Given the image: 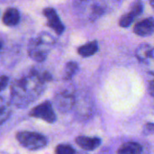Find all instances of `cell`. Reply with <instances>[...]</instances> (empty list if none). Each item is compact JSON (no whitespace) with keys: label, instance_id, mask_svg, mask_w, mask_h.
Masks as SVG:
<instances>
[{"label":"cell","instance_id":"1","mask_svg":"<svg viewBox=\"0 0 154 154\" xmlns=\"http://www.w3.org/2000/svg\"><path fill=\"white\" fill-rule=\"evenodd\" d=\"M47 71L32 69L27 74L14 80L11 86V101L17 107H25L44 92L45 84L52 80Z\"/></svg>","mask_w":154,"mask_h":154},{"label":"cell","instance_id":"2","mask_svg":"<svg viewBox=\"0 0 154 154\" xmlns=\"http://www.w3.org/2000/svg\"><path fill=\"white\" fill-rule=\"evenodd\" d=\"M54 45L55 39L54 36L49 32H42L29 41L27 45L28 56L36 62H44Z\"/></svg>","mask_w":154,"mask_h":154},{"label":"cell","instance_id":"3","mask_svg":"<svg viewBox=\"0 0 154 154\" xmlns=\"http://www.w3.org/2000/svg\"><path fill=\"white\" fill-rule=\"evenodd\" d=\"M16 139L23 147L31 151L40 150L47 145V138L35 132H19L16 134Z\"/></svg>","mask_w":154,"mask_h":154},{"label":"cell","instance_id":"4","mask_svg":"<svg viewBox=\"0 0 154 154\" xmlns=\"http://www.w3.org/2000/svg\"><path fill=\"white\" fill-rule=\"evenodd\" d=\"M76 95L73 88L60 90L54 96V105L61 113H68L75 107Z\"/></svg>","mask_w":154,"mask_h":154},{"label":"cell","instance_id":"5","mask_svg":"<svg viewBox=\"0 0 154 154\" xmlns=\"http://www.w3.org/2000/svg\"><path fill=\"white\" fill-rule=\"evenodd\" d=\"M135 56L145 71L154 76V47L149 43H142L136 49Z\"/></svg>","mask_w":154,"mask_h":154},{"label":"cell","instance_id":"6","mask_svg":"<svg viewBox=\"0 0 154 154\" xmlns=\"http://www.w3.org/2000/svg\"><path fill=\"white\" fill-rule=\"evenodd\" d=\"M29 116L53 124L56 121V115L54 111L53 105L50 101H44L40 105L34 106L29 113Z\"/></svg>","mask_w":154,"mask_h":154},{"label":"cell","instance_id":"7","mask_svg":"<svg viewBox=\"0 0 154 154\" xmlns=\"http://www.w3.org/2000/svg\"><path fill=\"white\" fill-rule=\"evenodd\" d=\"M143 9H144V4L142 0H135L132 5L130 10L124 14L119 21V25L123 28H128L130 27L133 22L142 15V14L143 13Z\"/></svg>","mask_w":154,"mask_h":154},{"label":"cell","instance_id":"8","mask_svg":"<svg viewBox=\"0 0 154 154\" xmlns=\"http://www.w3.org/2000/svg\"><path fill=\"white\" fill-rule=\"evenodd\" d=\"M43 14L47 20V26L51 28L57 35H61L65 31V26L62 23L57 12L53 7H46L44 9Z\"/></svg>","mask_w":154,"mask_h":154},{"label":"cell","instance_id":"9","mask_svg":"<svg viewBox=\"0 0 154 154\" xmlns=\"http://www.w3.org/2000/svg\"><path fill=\"white\" fill-rule=\"evenodd\" d=\"M133 32L141 37H148L154 32V18L148 17L138 22L133 27Z\"/></svg>","mask_w":154,"mask_h":154},{"label":"cell","instance_id":"10","mask_svg":"<svg viewBox=\"0 0 154 154\" xmlns=\"http://www.w3.org/2000/svg\"><path fill=\"white\" fill-rule=\"evenodd\" d=\"M76 144L84 151H94L102 144V140L98 137L78 136L75 139Z\"/></svg>","mask_w":154,"mask_h":154},{"label":"cell","instance_id":"11","mask_svg":"<svg viewBox=\"0 0 154 154\" xmlns=\"http://www.w3.org/2000/svg\"><path fill=\"white\" fill-rule=\"evenodd\" d=\"M20 13L19 11L15 7H9L7 8L2 17L3 23L6 26H15L20 22Z\"/></svg>","mask_w":154,"mask_h":154},{"label":"cell","instance_id":"12","mask_svg":"<svg viewBox=\"0 0 154 154\" xmlns=\"http://www.w3.org/2000/svg\"><path fill=\"white\" fill-rule=\"evenodd\" d=\"M99 51V44L97 41H92L78 48V54L83 58H89L93 56Z\"/></svg>","mask_w":154,"mask_h":154},{"label":"cell","instance_id":"13","mask_svg":"<svg viewBox=\"0 0 154 154\" xmlns=\"http://www.w3.org/2000/svg\"><path fill=\"white\" fill-rule=\"evenodd\" d=\"M143 146L137 142H127L120 146L117 154H142Z\"/></svg>","mask_w":154,"mask_h":154},{"label":"cell","instance_id":"14","mask_svg":"<svg viewBox=\"0 0 154 154\" xmlns=\"http://www.w3.org/2000/svg\"><path fill=\"white\" fill-rule=\"evenodd\" d=\"M79 71V65L76 61H68L63 71L64 80H71Z\"/></svg>","mask_w":154,"mask_h":154},{"label":"cell","instance_id":"15","mask_svg":"<svg viewBox=\"0 0 154 154\" xmlns=\"http://www.w3.org/2000/svg\"><path fill=\"white\" fill-rule=\"evenodd\" d=\"M55 154H75V150L69 144H59L55 148Z\"/></svg>","mask_w":154,"mask_h":154},{"label":"cell","instance_id":"16","mask_svg":"<svg viewBox=\"0 0 154 154\" xmlns=\"http://www.w3.org/2000/svg\"><path fill=\"white\" fill-rule=\"evenodd\" d=\"M143 134L144 135H150V134H154V123L145 124L143 129Z\"/></svg>","mask_w":154,"mask_h":154},{"label":"cell","instance_id":"17","mask_svg":"<svg viewBox=\"0 0 154 154\" xmlns=\"http://www.w3.org/2000/svg\"><path fill=\"white\" fill-rule=\"evenodd\" d=\"M9 83V78L7 76H0V92L3 91Z\"/></svg>","mask_w":154,"mask_h":154},{"label":"cell","instance_id":"18","mask_svg":"<svg viewBox=\"0 0 154 154\" xmlns=\"http://www.w3.org/2000/svg\"><path fill=\"white\" fill-rule=\"evenodd\" d=\"M148 92H149L150 96L154 97V79L150 81V83L148 85Z\"/></svg>","mask_w":154,"mask_h":154},{"label":"cell","instance_id":"19","mask_svg":"<svg viewBox=\"0 0 154 154\" xmlns=\"http://www.w3.org/2000/svg\"><path fill=\"white\" fill-rule=\"evenodd\" d=\"M149 3H150L151 6L152 7V9L154 10V0H149Z\"/></svg>","mask_w":154,"mask_h":154},{"label":"cell","instance_id":"20","mask_svg":"<svg viewBox=\"0 0 154 154\" xmlns=\"http://www.w3.org/2000/svg\"><path fill=\"white\" fill-rule=\"evenodd\" d=\"M2 47H3V43H2V42L0 41V52H1V50H2Z\"/></svg>","mask_w":154,"mask_h":154}]
</instances>
